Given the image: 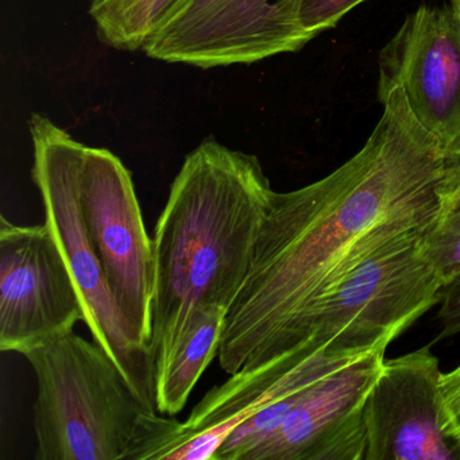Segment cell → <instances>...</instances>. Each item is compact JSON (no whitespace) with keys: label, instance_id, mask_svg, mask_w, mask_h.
I'll return each instance as SVG.
<instances>
[{"label":"cell","instance_id":"obj_1","mask_svg":"<svg viewBox=\"0 0 460 460\" xmlns=\"http://www.w3.org/2000/svg\"><path fill=\"white\" fill-rule=\"evenodd\" d=\"M362 149L319 181L274 192L219 349L227 374L289 354L314 303L387 242L424 230L438 204L444 152L402 91Z\"/></svg>","mask_w":460,"mask_h":460},{"label":"cell","instance_id":"obj_2","mask_svg":"<svg viewBox=\"0 0 460 460\" xmlns=\"http://www.w3.org/2000/svg\"><path fill=\"white\" fill-rule=\"evenodd\" d=\"M273 195L257 155L212 137L188 153L153 238L155 379L199 309L230 311L249 274Z\"/></svg>","mask_w":460,"mask_h":460},{"label":"cell","instance_id":"obj_3","mask_svg":"<svg viewBox=\"0 0 460 460\" xmlns=\"http://www.w3.org/2000/svg\"><path fill=\"white\" fill-rule=\"evenodd\" d=\"M36 373V459L147 460L171 428L98 341L75 331L23 352Z\"/></svg>","mask_w":460,"mask_h":460},{"label":"cell","instance_id":"obj_4","mask_svg":"<svg viewBox=\"0 0 460 460\" xmlns=\"http://www.w3.org/2000/svg\"><path fill=\"white\" fill-rule=\"evenodd\" d=\"M421 231L387 242L330 288L304 316L292 351L354 358L386 349L438 305L443 284L420 252Z\"/></svg>","mask_w":460,"mask_h":460},{"label":"cell","instance_id":"obj_5","mask_svg":"<svg viewBox=\"0 0 460 460\" xmlns=\"http://www.w3.org/2000/svg\"><path fill=\"white\" fill-rule=\"evenodd\" d=\"M33 142L31 177L41 196L49 226L84 308L83 322L122 371L139 400L155 409V365L152 351L139 343L112 297L101 261L95 254L80 203L82 142L47 115L31 112L28 120Z\"/></svg>","mask_w":460,"mask_h":460},{"label":"cell","instance_id":"obj_6","mask_svg":"<svg viewBox=\"0 0 460 460\" xmlns=\"http://www.w3.org/2000/svg\"><path fill=\"white\" fill-rule=\"evenodd\" d=\"M79 187L88 238L112 297L152 351L155 250L131 172L111 150L83 144Z\"/></svg>","mask_w":460,"mask_h":460},{"label":"cell","instance_id":"obj_7","mask_svg":"<svg viewBox=\"0 0 460 460\" xmlns=\"http://www.w3.org/2000/svg\"><path fill=\"white\" fill-rule=\"evenodd\" d=\"M303 0H190L142 52L199 69L252 66L303 49Z\"/></svg>","mask_w":460,"mask_h":460},{"label":"cell","instance_id":"obj_8","mask_svg":"<svg viewBox=\"0 0 460 460\" xmlns=\"http://www.w3.org/2000/svg\"><path fill=\"white\" fill-rule=\"evenodd\" d=\"M84 308L68 263L47 223L0 219V349L22 355L72 332Z\"/></svg>","mask_w":460,"mask_h":460},{"label":"cell","instance_id":"obj_9","mask_svg":"<svg viewBox=\"0 0 460 460\" xmlns=\"http://www.w3.org/2000/svg\"><path fill=\"white\" fill-rule=\"evenodd\" d=\"M429 346L385 359L365 403L363 460H460V427Z\"/></svg>","mask_w":460,"mask_h":460},{"label":"cell","instance_id":"obj_10","mask_svg":"<svg viewBox=\"0 0 460 460\" xmlns=\"http://www.w3.org/2000/svg\"><path fill=\"white\" fill-rule=\"evenodd\" d=\"M378 99L402 91L444 150L460 134V23L451 6H420L382 48Z\"/></svg>","mask_w":460,"mask_h":460},{"label":"cell","instance_id":"obj_11","mask_svg":"<svg viewBox=\"0 0 460 460\" xmlns=\"http://www.w3.org/2000/svg\"><path fill=\"white\" fill-rule=\"evenodd\" d=\"M355 358L332 357L324 351L305 357L293 351L230 374L227 381L204 395L184 422L173 417L147 460H214L239 425Z\"/></svg>","mask_w":460,"mask_h":460},{"label":"cell","instance_id":"obj_12","mask_svg":"<svg viewBox=\"0 0 460 460\" xmlns=\"http://www.w3.org/2000/svg\"><path fill=\"white\" fill-rule=\"evenodd\" d=\"M385 352H366L306 387L284 424L244 460H363L365 403Z\"/></svg>","mask_w":460,"mask_h":460},{"label":"cell","instance_id":"obj_13","mask_svg":"<svg viewBox=\"0 0 460 460\" xmlns=\"http://www.w3.org/2000/svg\"><path fill=\"white\" fill-rule=\"evenodd\" d=\"M227 314L228 309L219 305L196 312L165 370L155 379L158 413L174 417L185 408L199 379L219 355Z\"/></svg>","mask_w":460,"mask_h":460},{"label":"cell","instance_id":"obj_14","mask_svg":"<svg viewBox=\"0 0 460 460\" xmlns=\"http://www.w3.org/2000/svg\"><path fill=\"white\" fill-rule=\"evenodd\" d=\"M419 244L443 287L460 276V187H440L438 208Z\"/></svg>","mask_w":460,"mask_h":460},{"label":"cell","instance_id":"obj_15","mask_svg":"<svg viewBox=\"0 0 460 460\" xmlns=\"http://www.w3.org/2000/svg\"><path fill=\"white\" fill-rule=\"evenodd\" d=\"M190 0H142L123 23L110 48L120 52H138L146 42L176 17Z\"/></svg>","mask_w":460,"mask_h":460},{"label":"cell","instance_id":"obj_16","mask_svg":"<svg viewBox=\"0 0 460 460\" xmlns=\"http://www.w3.org/2000/svg\"><path fill=\"white\" fill-rule=\"evenodd\" d=\"M366 0H303L300 9V25L311 37L335 28L344 15Z\"/></svg>","mask_w":460,"mask_h":460},{"label":"cell","instance_id":"obj_17","mask_svg":"<svg viewBox=\"0 0 460 460\" xmlns=\"http://www.w3.org/2000/svg\"><path fill=\"white\" fill-rule=\"evenodd\" d=\"M142 0H93L88 9L95 25L96 36L110 48L123 23L133 14Z\"/></svg>","mask_w":460,"mask_h":460},{"label":"cell","instance_id":"obj_18","mask_svg":"<svg viewBox=\"0 0 460 460\" xmlns=\"http://www.w3.org/2000/svg\"><path fill=\"white\" fill-rule=\"evenodd\" d=\"M438 306H440L438 314L440 335L436 341L451 338L460 333V276L441 288Z\"/></svg>","mask_w":460,"mask_h":460},{"label":"cell","instance_id":"obj_19","mask_svg":"<svg viewBox=\"0 0 460 460\" xmlns=\"http://www.w3.org/2000/svg\"><path fill=\"white\" fill-rule=\"evenodd\" d=\"M440 187H460V134L444 150V171Z\"/></svg>","mask_w":460,"mask_h":460},{"label":"cell","instance_id":"obj_20","mask_svg":"<svg viewBox=\"0 0 460 460\" xmlns=\"http://www.w3.org/2000/svg\"><path fill=\"white\" fill-rule=\"evenodd\" d=\"M441 389L452 416L460 427V365L441 376Z\"/></svg>","mask_w":460,"mask_h":460},{"label":"cell","instance_id":"obj_21","mask_svg":"<svg viewBox=\"0 0 460 460\" xmlns=\"http://www.w3.org/2000/svg\"><path fill=\"white\" fill-rule=\"evenodd\" d=\"M449 6H451L452 12L455 13V15H456L457 21H459L460 23V0H451Z\"/></svg>","mask_w":460,"mask_h":460}]
</instances>
